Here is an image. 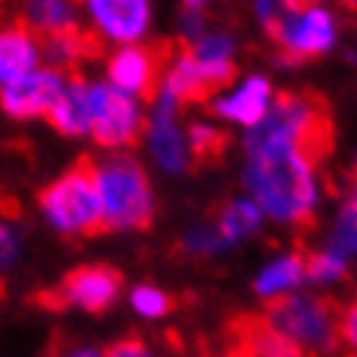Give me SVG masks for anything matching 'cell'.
<instances>
[{
	"label": "cell",
	"mask_w": 357,
	"mask_h": 357,
	"mask_svg": "<svg viewBox=\"0 0 357 357\" xmlns=\"http://www.w3.org/2000/svg\"><path fill=\"white\" fill-rule=\"evenodd\" d=\"M178 43L173 40H158L149 46H121L109 58V79L121 94H139L142 100H155L158 91L164 88L167 70L176 58Z\"/></svg>",
	"instance_id": "7"
},
{
	"label": "cell",
	"mask_w": 357,
	"mask_h": 357,
	"mask_svg": "<svg viewBox=\"0 0 357 357\" xmlns=\"http://www.w3.org/2000/svg\"><path fill=\"white\" fill-rule=\"evenodd\" d=\"M40 209L67 236L106 234L100 188H97V160L82 155L64 176L43 188Z\"/></svg>",
	"instance_id": "3"
},
{
	"label": "cell",
	"mask_w": 357,
	"mask_h": 357,
	"mask_svg": "<svg viewBox=\"0 0 357 357\" xmlns=\"http://www.w3.org/2000/svg\"><path fill=\"white\" fill-rule=\"evenodd\" d=\"M248 158L266 151H297L312 167L333 151V115L321 94L282 91L270 103L264 121L245 139Z\"/></svg>",
	"instance_id": "1"
},
{
	"label": "cell",
	"mask_w": 357,
	"mask_h": 357,
	"mask_svg": "<svg viewBox=\"0 0 357 357\" xmlns=\"http://www.w3.org/2000/svg\"><path fill=\"white\" fill-rule=\"evenodd\" d=\"M297 151H266L252 158L245 185L255 194V206L284 225L309 227L315 221V176Z\"/></svg>",
	"instance_id": "2"
},
{
	"label": "cell",
	"mask_w": 357,
	"mask_h": 357,
	"mask_svg": "<svg viewBox=\"0 0 357 357\" xmlns=\"http://www.w3.org/2000/svg\"><path fill=\"white\" fill-rule=\"evenodd\" d=\"M88 100H91V137L103 149H130L137 146L146 121L137 109V103L119 88L88 85Z\"/></svg>",
	"instance_id": "9"
},
{
	"label": "cell",
	"mask_w": 357,
	"mask_h": 357,
	"mask_svg": "<svg viewBox=\"0 0 357 357\" xmlns=\"http://www.w3.org/2000/svg\"><path fill=\"white\" fill-rule=\"evenodd\" d=\"M43 357H103L100 351H94V348H85V345H76L70 342L67 336H52V342L46 348V354Z\"/></svg>",
	"instance_id": "24"
},
{
	"label": "cell",
	"mask_w": 357,
	"mask_h": 357,
	"mask_svg": "<svg viewBox=\"0 0 357 357\" xmlns=\"http://www.w3.org/2000/svg\"><path fill=\"white\" fill-rule=\"evenodd\" d=\"M227 133L206 128V124H194L188 130V146H191V158L194 164H215V160L225 158L227 151Z\"/></svg>",
	"instance_id": "20"
},
{
	"label": "cell",
	"mask_w": 357,
	"mask_h": 357,
	"mask_svg": "<svg viewBox=\"0 0 357 357\" xmlns=\"http://www.w3.org/2000/svg\"><path fill=\"white\" fill-rule=\"evenodd\" d=\"M339 336H342L345 345L351 348V357H357V303L342 312V327H339Z\"/></svg>",
	"instance_id": "27"
},
{
	"label": "cell",
	"mask_w": 357,
	"mask_h": 357,
	"mask_svg": "<svg viewBox=\"0 0 357 357\" xmlns=\"http://www.w3.org/2000/svg\"><path fill=\"white\" fill-rule=\"evenodd\" d=\"M336 245L339 248H348V252H357V218H348V215L339 218Z\"/></svg>",
	"instance_id": "28"
},
{
	"label": "cell",
	"mask_w": 357,
	"mask_h": 357,
	"mask_svg": "<svg viewBox=\"0 0 357 357\" xmlns=\"http://www.w3.org/2000/svg\"><path fill=\"white\" fill-rule=\"evenodd\" d=\"M227 357H306L291 339L266 324L264 315H236L225 330Z\"/></svg>",
	"instance_id": "12"
},
{
	"label": "cell",
	"mask_w": 357,
	"mask_h": 357,
	"mask_svg": "<svg viewBox=\"0 0 357 357\" xmlns=\"http://www.w3.org/2000/svg\"><path fill=\"white\" fill-rule=\"evenodd\" d=\"M130 300H133V309H137L139 315H146V318H160V315H167V312L173 309V297H167L164 291L151 288V284L137 288Z\"/></svg>",
	"instance_id": "23"
},
{
	"label": "cell",
	"mask_w": 357,
	"mask_h": 357,
	"mask_svg": "<svg viewBox=\"0 0 357 357\" xmlns=\"http://www.w3.org/2000/svg\"><path fill=\"white\" fill-rule=\"evenodd\" d=\"M97 188H100L103 221L109 230H146L155 221V197L149 176L133 158L112 155L97 164Z\"/></svg>",
	"instance_id": "5"
},
{
	"label": "cell",
	"mask_w": 357,
	"mask_h": 357,
	"mask_svg": "<svg viewBox=\"0 0 357 357\" xmlns=\"http://www.w3.org/2000/svg\"><path fill=\"white\" fill-rule=\"evenodd\" d=\"M103 357H151V351L139 336H124V339H119V342H112L109 348H106Z\"/></svg>",
	"instance_id": "25"
},
{
	"label": "cell",
	"mask_w": 357,
	"mask_h": 357,
	"mask_svg": "<svg viewBox=\"0 0 357 357\" xmlns=\"http://www.w3.org/2000/svg\"><path fill=\"white\" fill-rule=\"evenodd\" d=\"M257 225H261V209L248 200H234L218 212L215 230L225 243H234V239H239V236H248Z\"/></svg>",
	"instance_id": "19"
},
{
	"label": "cell",
	"mask_w": 357,
	"mask_h": 357,
	"mask_svg": "<svg viewBox=\"0 0 357 357\" xmlns=\"http://www.w3.org/2000/svg\"><path fill=\"white\" fill-rule=\"evenodd\" d=\"M40 58L37 33L24 15H0V85H13L31 76Z\"/></svg>",
	"instance_id": "13"
},
{
	"label": "cell",
	"mask_w": 357,
	"mask_h": 357,
	"mask_svg": "<svg viewBox=\"0 0 357 357\" xmlns=\"http://www.w3.org/2000/svg\"><path fill=\"white\" fill-rule=\"evenodd\" d=\"M303 279H306V273H303V252H297V255H288V257H282V261L266 266V270L257 275L255 291L270 300V297H279L282 291L294 288V284H300Z\"/></svg>",
	"instance_id": "18"
},
{
	"label": "cell",
	"mask_w": 357,
	"mask_h": 357,
	"mask_svg": "<svg viewBox=\"0 0 357 357\" xmlns=\"http://www.w3.org/2000/svg\"><path fill=\"white\" fill-rule=\"evenodd\" d=\"M264 31L288 64H300L306 58H318L333 46L336 28L333 15L321 6L303 3H257Z\"/></svg>",
	"instance_id": "6"
},
{
	"label": "cell",
	"mask_w": 357,
	"mask_h": 357,
	"mask_svg": "<svg viewBox=\"0 0 357 357\" xmlns=\"http://www.w3.org/2000/svg\"><path fill=\"white\" fill-rule=\"evenodd\" d=\"M46 121L64 137H79V133L91 130V100H88V85L82 79H73L58 103L49 109Z\"/></svg>",
	"instance_id": "16"
},
{
	"label": "cell",
	"mask_w": 357,
	"mask_h": 357,
	"mask_svg": "<svg viewBox=\"0 0 357 357\" xmlns=\"http://www.w3.org/2000/svg\"><path fill=\"white\" fill-rule=\"evenodd\" d=\"M215 357H227V354H215Z\"/></svg>",
	"instance_id": "30"
},
{
	"label": "cell",
	"mask_w": 357,
	"mask_h": 357,
	"mask_svg": "<svg viewBox=\"0 0 357 357\" xmlns=\"http://www.w3.org/2000/svg\"><path fill=\"white\" fill-rule=\"evenodd\" d=\"M88 10H91L94 24L106 37L128 43V46H133V40L146 33L151 15V6L142 0H97Z\"/></svg>",
	"instance_id": "14"
},
{
	"label": "cell",
	"mask_w": 357,
	"mask_h": 357,
	"mask_svg": "<svg viewBox=\"0 0 357 357\" xmlns=\"http://www.w3.org/2000/svg\"><path fill=\"white\" fill-rule=\"evenodd\" d=\"M303 273L312 282H333L345 275V261L336 252H303Z\"/></svg>",
	"instance_id": "21"
},
{
	"label": "cell",
	"mask_w": 357,
	"mask_h": 357,
	"mask_svg": "<svg viewBox=\"0 0 357 357\" xmlns=\"http://www.w3.org/2000/svg\"><path fill=\"white\" fill-rule=\"evenodd\" d=\"M151 151L155 158L173 173H182L188 167V151H185V137L176 128V100L173 97H160L155 115H151Z\"/></svg>",
	"instance_id": "15"
},
{
	"label": "cell",
	"mask_w": 357,
	"mask_h": 357,
	"mask_svg": "<svg viewBox=\"0 0 357 357\" xmlns=\"http://www.w3.org/2000/svg\"><path fill=\"white\" fill-rule=\"evenodd\" d=\"M270 109V82L266 79H248L234 97L215 103V112L225 119H234L248 128H257Z\"/></svg>",
	"instance_id": "17"
},
{
	"label": "cell",
	"mask_w": 357,
	"mask_h": 357,
	"mask_svg": "<svg viewBox=\"0 0 357 357\" xmlns=\"http://www.w3.org/2000/svg\"><path fill=\"white\" fill-rule=\"evenodd\" d=\"M70 85L67 76L58 70H33L31 76L19 79V82L0 88V106L13 119H37V115H49V109L58 103Z\"/></svg>",
	"instance_id": "11"
},
{
	"label": "cell",
	"mask_w": 357,
	"mask_h": 357,
	"mask_svg": "<svg viewBox=\"0 0 357 357\" xmlns=\"http://www.w3.org/2000/svg\"><path fill=\"white\" fill-rule=\"evenodd\" d=\"M236 79V64L225 61V64H209V61H197L191 55L188 43H178L176 58L167 70L164 79V94L173 97L178 103H203L215 91L227 88Z\"/></svg>",
	"instance_id": "10"
},
{
	"label": "cell",
	"mask_w": 357,
	"mask_h": 357,
	"mask_svg": "<svg viewBox=\"0 0 357 357\" xmlns=\"http://www.w3.org/2000/svg\"><path fill=\"white\" fill-rule=\"evenodd\" d=\"M15 255H19V243H15L13 230L0 221V273L10 270L13 261H15Z\"/></svg>",
	"instance_id": "26"
},
{
	"label": "cell",
	"mask_w": 357,
	"mask_h": 357,
	"mask_svg": "<svg viewBox=\"0 0 357 357\" xmlns=\"http://www.w3.org/2000/svg\"><path fill=\"white\" fill-rule=\"evenodd\" d=\"M121 273L109 264H85L70 270L61 279L58 288L33 294V303H40L43 309H67L79 306L85 312H106L115 303L121 291Z\"/></svg>",
	"instance_id": "8"
},
{
	"label": "cell",
	"mask_w": 357,
	"mask_h": 357,
	"mask_svg": "<svg viewBox=\"0 0 357 357\" xmlns=\"http://www.w3.org/2000/svg\"><path fill=\"white\" fill-rule=\"evenodd\" d=\"M191 55L197 61H209V64H225V61H234V43H230L225 33H209V37H200L197 43H188Z\"/></svg>",
	"instance_id": "22"
},
{
	"label": "cell",
	"mask_w": 357,
	"mask_h": 357,
	"mask_svg": "<svg viewBox=\"0 0 357 357\" xmlns=\"http://www.w3.org/2000/svg\"><path fill=\"white\" fill-rule=\"evenodd\" d=\"M342 215H348V218H357V173H354V182H351V197H348L345 209H342Z\"/></svg>",
	"instance_id": "29"
},
{
	"label": "cell",
	"mask_w": 357,
	"mask_h": 357,
	"mask_svg": "<svg viewBox=\"0 0 357 357\" xmlns=\"http://www.w3.org/2000/svg\"><path fill=\"white\" fill-rule=\"evenodd\" d=\"M261 315L273 330L291 339L306 357L327 354L339 345V327H342V309L333 300L321 297H297V294H279L270 297Z\"/></svg>",
	"instance_id": "4"
}]
</instances>
